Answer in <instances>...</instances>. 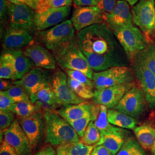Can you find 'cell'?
<instances>
[{"label":"cell","instance_id":"obj_44","mask_svg":"<svg viewBox=\"0 0 155 155\" xmlns=\"http://www.w3.org/2000/svg\"><path fill=\"white\" fill-rule=\"evenodd\" d=\"M8 1L7 0H0V18L1 22H2L8 16Z\"/></svg>","mask_w":155,"mask_h":155},{"label":"cell","instance_id":"obj_50","mask_svg":"<svg viewBox=\"0 0 155 155\" xmlns=\"http://www.w3.org/2000/svg\"><path fill=\"white\" fill-rule=\"evenodd\" d=\"M127 1V3L131 6H134L136 3H137L139 0H124Z\"/></svg>","mask_w":155,"mask_h":155},{"label":"cell","instance_id":"obj_2","mask_svg":"<svg viewBox=\"0 0 155 155\" xmlns=\"http://www.w3.org/2000/svg\"><path fill=\"white\" fill-rule=\"evenodd\" d=\"M44 115L46 140L51 145L58 147L80 140V137L70 124L56 111H45Z\"/></svg>","mask_w":155,"mask_h":155},{"label":"cell","instance_id":"obj_26","mask_svg":"<svg viewBox=\"0 0 155 155\" xmlns=\"http://www.w3.org/2000/svg\"><path fill=\"white\" fill-rule=\"evenodd\" d=\"M134 133L140 144L144 149L151 148L155 141V129L148 125L136 127Z\"/></svg>","mask_w":155,"mask_h":155},{"label":"cell","instance_id":"obj_5","mask_svg":"<svg viewBox=\"0 0 155 155\" xmlns=\"http://www.w3.org/2000/svg\"><path fill=\"white\" fill-rule=\"evenodd\" d=\"M109 27L130 60H134L147 46L145 38L139 28L134 26Z\"/></svg>","mask_w":155,"mask_h":155},{"label":"cell","instance_id":"obj_51","mask_svg":"<svg viewBox=\"0 0 155 155\" xmlns=\"http://www.w3.org/2000/svg\"><path fill=\"white\" fill-rule=\"evenodd\" d=\"M151 152H152V155H155V141L153 146L151 148Z\"/></svg>","mask_w":155,"mask_h":155},{"label":"cell","instance_id":"obj_41","mask_svg":"<svg viewBox=\"0 0 155 155\" xmlns=\"http://www.w3.org/2000/svg\"><path fill=\"white\" fill-rule=\"evenodd\" d=\"M14 103L4 91L0 92V111H11L12 106Z\"/></svg>","mask_w":155,"mask_h":155},{"label":"cell","instance_id":"obj_4","mask_svg":"<svg viewBox=\"0 0 155 155\" xmlns=\"http://www.w3.org/2000/svg\"><path fill=\"white\" fill-rule=\"evenodd\" d=\"M75 32L71 21L67 20L52 28L36 32L35 38L39 43L52 51L75 39Z\"/></svg>","mask_w":155,"mask_h":155},{"label":"cell","instance_id":"obj_12","mask_svg":"<svg viewBox=\"0 0 155 155\" xmlns=\"http://www.w3.org/2000/svg\"><path fill=\"white\" fill-rule=\"evenodd\" d=\"M52 78L48 70L35 67L21 79L12 83L22 87L30 95L51 84Z\"/></svg>","mask_w":155,"mask_h":155},{"label":"cell","instance_id":"obj_15","mask_svg":"<svg viewBox=\"0 0 155 155\" xmlns=\"http://www.w3.org/2000/svg\"><path fill=\"white\" fill-rule=\"evenodd\" d=\"M70 12L71 6H64L36 12L34 21L35 30L39 32L52 28L66 21Z\"/></svg>","mask_w":155,"mask_h":155},{"label":"cell","instance_id":"obj_49","mask_svg":"<svg viewBox=\"0 0 155 155\" xmlns=\"http://www.w3.org/2000/svg\"><path fill=\"white\" fill-rule=\"evenodd\" d=\"M56 155H67L66 150V145H60L57 147Z\"/></svg>","mask_w":155,"mask_h":155},{"label":"cell","instance_id":"obj_1","mask_svg":"<svg viewBox=\"0 0 155 155\" xmlns=\"http://www.w3.org/2000/svg\"><path fill=\"white\" fill-rule=\"evenodd\" d=\"M78 45L85 57L89 56L121 55L116 38L104 22L95 24L77 32Z\"/></svg>","mask_w":155,"mask_h":155},{"label":"cell","instance_id":"obj_21","mask_svg":"<svg viewBox=\"0 0 155 155\" xmlns=\"http://www.w3.org/2000/svg\"><path fill=\"white\" fill-rule=\"evenodd\" d=\"M34 43L29 31L18 28L7 29L3 38V46L6 50H20Z\"/></svg>","mask_w":155,"mask_h":155},{"label":"cell","instance_id":"obj_6","mask_svg":"<svg viewBox=\"0 0 155 155\" xmlns=\"http://www.w3.org/2000/svg\"><path fill=\"white\" fill-rule=\"evenodd\" d=\"M133 22L147 39L155 36V0H140L132 9Z\"/></svg>","mask_w":155,"mask_h":155},{"label":"cell","instance_id":"obj_35","mask_svg":"<svg viewBox=\"0 0 155 155\" xmlns=\"http://www.w3.org/2000/svg\"><path fill=\"white\" fill-rule=\"evenodd\" d=\"M4 92L15 103L22 101H31L30 97L28 93L25 89L18 85L12 83L10 88L4 91Z\"/></svg>","mask_w":155,"mask_h":155},{"label":"cell","instance_id":"obj_48","mask_svg":"<svg viewBox=\"0 0 155 155\" xmlns=\"http://www.w3.org/2000/svg\"><path fill=\"white\" fill-rule=\"evenodd\" d=\"M12 85V83L7 79H1L0 81V90L1 91H4L9 89Z\"/></svg>","mask_w":155,"mask_h":155},{"label":"cell","instance_id":"obj_36","mask_svg":"<svg viewBox=\"0 0 155 155\" xmlns=\"http://www.w3.org/2000/svg\"><path fill=\"white\" fill-rule=\"evenodd\" d=\"M107 108L105 106L100 105V110L95 120L93 121L100 132L105 131L111 126L107 118Z\"/></svg>","mask_w":155,"mask_h":155},{"label":"cell","instance_id":"obj_22","mask_svg":"<svg viewBox=\"0 0 155 155\" xmlns=\"http://www.w3.org/2000/svg\"><path fill=\"white\" fill-rule=\"evenodd\" d=\"M125 133L122 128L111 125L107 130L100 132L101 140L97 145H104L112 155H116L127 140Z\"/></svg>","mask_w":155,"mask_h":155},{"label":"cell","instance_id":"obj_37","mask_svg":"<svg viewBox=\"0 0 155 155\" xmlns=\"http://www.w3.org/2000/svg\"><path fill=\"white\" fill-rule=\"evenodd\" d=\"M91 121H93L92 117L86 116L78 119L77 120L68 122L70 124L76 133H77L80 139H81L83 137L89 123Z\"/></svg>","mask_w":155,"mask_h":155},{"label":"cell","instance_id":"obj_25","mask_svg":"<svg viewBox=\"0 0 155 155\" xmlns=\"http://www.w3.org/2000/svg\"><path fill=\"white\" fill-rule=\"evenodd\" d=\"M107 118L110 124L120 128L134 129L136 127V121L133 117L116 109H108Z\"/></svg>","mask_w":155,"mask_h":155},{"label":"cell","instance_id":"obj_24","mask_svg":"<svg viewBox=\"0 0 155 155\" xmlns=\"http://www.w3.org/2000/svg\"><path fill=\"white\" fill-rule=\"evenodd\" d=\"M11 55L15 68L16 81L21 79L31 70L35 67L33 61L20 50H6Z\"/></svg>","mask_w":155,"mask_h":155},{"label":"cell","instance_id":"obj_13","mask_svg":"<svg viewBox=\"0 0 155 155\" xmlns=\"http://www.w3.org/2000/svg\"><path fill=\"white\" fill-rule=\"evenodd\" d=\"M133 86V83L131 82L96 89L93 101L95 104L105 106L109 109H114L125 94Z\"/></svg>","mask_w":155,"mask_h":155},{"label":"cell","instance_id":"obj_14","mask_svg":"<svg viewBox=\"0 0 155 155\" xmlns=\"http://www.w3.org/2000/svg\"><path fill=\"white\" fill-rule=\"evenodd\" d=\"M145 97L142 89L133 86L129 90L114 109L132 117L143 113L145 108Z\"/></svg>","mask_w":155,"mask_h":155},{"label":"cell","instance_id":"obj_46","mask_svg":"<svg viewBox=\"0 0 155 155\" xmlns=\"http://www.w3.org/2000/svg\"><path fill=\"white\" fill-rule=\"evenodd\" d=\"M35 155H56V151L51 145H47L42 148Z\"/></svg>","mask_w":155,"mask_h":155},{"label":"cell","instance_id":"obj_8","mask_svg":"<svg viewBox=\"0 0 155 155\" xmlns=\"http://www.w3.org/2000/svg\"><path fill=\"white\" fill-rule=\"evenodd\" d=\"M70 20L78 32L90 26L105 22V13L96 6H77Z\"/></svg>","mask_w":155,"mask_h":155},{"label":"cell","instance_id":"obj_10","mask_svg":"<svg viewBox=\"0 0 155 155\" xmlns=\"http://www.w3.org/2000/svg\"><path fill=\"white\" fill-rule=\"evenodd\" d=\"M133 73L143 91L146 101L155 107V75L138 55L134 60Z\"/></svg>","mask_w":155,"mask_h":155},{"label":"cell","instance_id":"obj_31","mask_svg":"<svg viewBox=\"0 0 155 155\" xmlns=\"http://www.w3.org/2000/svg\"><path fill=\"white\" fill-rule=\"evenodd\" d=\"M100 140V130L96 127L94 122L91 121L86 128L83 137L81 139V141L86 145H94L95 144H98Z\"/></svg>","mask_w":155,"mask_h":155},{"label":"cell","instance_id":"obj_39","mask_svg":"<svg viewBox=\"0 0 155 155\" xmlns=\"http://www.w3.org/2000/svg\"><path fill=\"white\" fill-rule=\"evenodd\" d=\"M15 121V114L12 111H0V129L4 131Z\"/></svg>","mask_w":155,"mask_h":155},{"label":"cell","instance_id":"obj_38","mask_svg":"<svg viewBox=\"0 0 155 155\" xmlns=\"http://www.w3.org/2000/svg\"><path fill=\"white\" fill-rule=\"evenodd\" d=\"M66 74L68 77L71 78L77 81L80 83H83L87 85L90 87L94 88V83L93 80L89 79L84 73L78 70H66Z\"/></svg>","mask_w":155,"mask_h":155},{"label":"cell","instance_id":"obj_30","mask_svg":"<svg viewBox=\"0 0 155 155\" xmlns=\"http://www.w3.org/2000/svg\"><path fill=\"white\" fill-rule=\"evenodd\" d=\"M116 155H147L144 148L135 139L126 140Z\"/></svg>","mask_w":155,"mask_h":155},{"label":"cell","instance_id":"obj_9","mask_svg":"<svg viewBox=\"0 0 155 155\" xmlns=\"http://www.w3.org/2000/svg\"><path fill=\"white\" fill-rule=\"evenodd\" d=\"M68 77L66 73L61 70L56 71L52 75L51 86L59 105L79 104L85 100L79 97L70 87Z\"/></svg>","mask_w":155,"mask_h":155},{"label":"cell","instance_id":"obj_3","mask_svg":"<svg viewBox=\"0 0 155 155\" xmlns=\"http://www.w3.org/2000/svg\"><path fill=\"white\" fill-rule=\"evenodd\" d=\"M52 54L61 68L80 71L93 80L94 72L81 50L77 38L52 51Z\"/></svg>","mask_w":155,"mask_h":155},{"label":"cell","instance_id":"obj_19","mask_svg":"<svg viewBox=\"0 0 155 155\" xmlns=\"http://www.w3.org/2000/svg\"><path fill=\"white\" fill-rule=\"evenodd\" d=\"M24 54L33 61L36 67L45 70H55L56 61L49 50L39 44L29 45L24 51Z\"/></svg>","mask_w":155,"mask_h":155},{"label":"cell","instance_id":"obj_32","mask_svg":"<svg viewBox=\"0 0 155 155\" xmlns=\"http://www.w3.org/2000/svg\"><path fill=\"white\" fill-rule=\"evenodd\" d=\"M94 148V145L84 144L81 140L72 144L66 145L67 155H91Z\"/></svg>","mask_w":155,"mask_h":155},{"label":"cell","instance_id":"obj_47","mask_svg":"<svg viewBox=\"0 0 155 155\" xmlns=\"http://www.w3.org/2000/svg\"><path fill=\"white\" fill-rule=\"evenodd\" d=\"M75 6H97L98 0H73Z\"/></svg>","mask_w":155,"mask_h":155},{"label":"cell","instance_id":"obj_28","mask_svg":"<svg viewBox=\"0 0 155 155\" xmlns=\"http://www.w3.org/2000/svg\"><path fill=\"white\" fill-rule=\"evenodd\" d=\"M67 81L70 87L79 97L84 100L93 99L95 91L93 90L94 88L80 83L68 77Z\"/></svg>","mask_w":155,"mask_h":155},{"label":"cell","instance_id":"obj_43","mask_svg":"<svg viewBox=\"0 0 155 155\" xmlns=\"http://www.w3.org/2000/svg\"><path fill=\"white\" fill-rule=\"evenodd\" d=\"M8 2L15 4H22L28 6L35 11L36 9L38 0H7Z\"/></svg>","mask_w":155,"mask_h":155},{"label":"cell","instance_id":"obj_17","mask_svg":"<svg viewBox=\"0 0 155 155\" xmlns=\"http://www.w3.org/2000/svg\"><path fill=\"white\" fill-rule=\"evenodd\" d=\"M4 140L12 147L18 155H32V148L18 120L3 131Z\"/></svg>","mask_w":155,"mask_h":155},{"label":"cell","instance_id":"obj_34","mask_svg":"<svg viewBox=\"0 0 155 155\" xmlns=\"http://www.w3.org/2000/svg\"><path fill=\"white\" fill-rule=\"evenodd\" d=\"M138 55L143 61L145 65L155 75V45H147Z\"/></svg>","mask_w":155,"mask_h":155},{"label":"cell","instance_id":"obj_33","mask_svg":"<svg viewBox=\"0 0 155 155\" xmlns=\"http://www.w3.org/2000/svg\"><path fill=\"white\" fill-rule=\"evenodd\" d=\"M73 0H38L35 12H41L50 9L72 5Z\"/></svg>","mask_w":155,"mask_h":155},{"label":"cell","instance_id":"obj_16","mask_svg":"<svg viewBox=\"0 0 155 155\" xmlns=\"http://www.w3.org/2000/svg\"><path fill=\"white\" fill-rule=\"evenodd\" d=\"M18 122L27 135L32 149L40 141L45 129V115L38 111L25 118H19Z\"/></svg>","mask_w":155,"mask_h":155},{"label":"cell","instance_id":"obj_20","mask_svg":"<svg viewBox=\"0 0 155 155\" xmlns=\"http://www.w3.org/2000/svg\"><path fill=\"white\" fill-rule=\"evenodd\" d=\"M105 22L109 27L134 26L129 4L124 0H118L113 11L105 14Z\"/></svg>","mask_w":155,"mask_h":155},{"label":"cell","instance_id":"obj_27","mask_svg":"<svg viewBox=\"0 0 155 155\" xmlns=\"http://www.w3.org/2000/svg\"><path fill=\"white\" fill-rule=\"evenodd\" d=\"M0 78L16 81V74L12 56L6 51L0 58Z\"/></svg>","mask_w":155,"mask_h":155},{"label":"cell","instance_id":"obj_18","mask_svg":"<svg viewBox=\"0 0 155 155\" xmlns=\"http://www.w3.org/2000/svg\"><path fill=\"white\" fill-rule=\"evenodd\" d=\"M100 110V105L83 102L79 104L62 106L56 113L67 122L77 120L86 116H91L93 121L97 118Z\"/></svg>","mask_w":155,"mask_h":155},{"label":"cell","instance_id":"obj_7","mask_svg":"<svg viewBox=\"0 0 155 155\" xmlns=\"http://www.w3.org/2000/svg\"><path fill=\"white\" fill-rule=\"evenodd\" d=\"M133 80L134 73L126 66L114 67L105 71L95 72L93 77L94 87L96 89L131 83Z\"/></svg>","mask_w":155,"mask_h":155},{"label":"cell","instance_id":"obj_40","mask_svg":"<svg viewBox=\"0 0 155 155\" xmlns=\"http://www.w3.org/2000/svg\"><path fill=\"white\" fill-rule=\"evenodd\" d=\"M118 0H98L96 6L105 14L110 13L114 9Z\"/></svg>","mask_w":155,"mask_h":155},{"label":"cell","instance_id":"obj_11","mask_svg":"<svg viewBox=\"0 0 155 155\" xmlns=\"http://www.w3.org/2000/svg\"><path fill=\"white\" fill-rule=\"evenodd\" d=\"M35 11L28 6L8 2V16L11 28L22 29L29 32L35 29Z\"/></svg>","mask_w":155,"mask_h":155},{"label":"cell","instance_id":"obj_29","mask_svg":"<svg viewBox=\"0 0 155 155\" xmlns=\"http://www.w3.org/2000/svg\"><path fill=\"white\" fill-rule=\"evenodd\" d=\"M11 110L19 118H25L35 113L40 111L31 101H22L14 103L12 106Z\"/></svg>","mask_w":155,"mask_h":155},{"label":"cell","instance_id":"obj_42","mask_svg":"<svg viewBox=\"0 0 155 155\" xmlns=\"http://www.w3.org/2000/svg\"><path fill=\"white\" fill-rule=\"evenodd\" d=\"M0 155H18L15 150L5 140L1 143Z\"/></svg>","mask_w":155,"mask_h":155},{"label":"cell","instance_id":"obj_23","mask_svg":"<svg viewBox=\"0 0 155 155\" xmlns=\"http://www.w3.org/2000/svg\"><path fill=\"white\" fill-rule=\"evenodd\" d=\"M31 101L39 109L45 111H54L59 106L51 84L29 95Z\"/></svg>","mask_w":155,"mask_h":155},{"label":"cell","instance_id":"obj_45","mask_svg":"<svg viewBox=\"0 0 155 155\" xmlns=\"http://www.w3.org/2000/svg\"><path fill=\"white\" fill-rule=\"evenodd\" d=\"M91 155H113L110 151L104 145H97L95 147Z\"/></svg>","mask_w":155,"mask_h":155},{"label":"cell","instance_id":"obj_52","mask_svg":"<svg viewBox=\"0 0 155 155\" xmlns=\"http://www.w3.org/2000/svg\"></svg>","mask_w":155,"mask_h":155}]
</instances>
